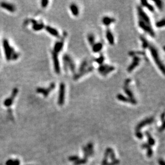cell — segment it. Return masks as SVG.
I'll list each match as a JSON object with an SVG mask.
<instances>
[{"label":"cell","instance_id":"obj_31","mask_svg":"<svg viewBox=\"0 0 165 165\" xmlns=\"http://www.w3.org/2000/svg\"><path fill=\"white\" fill-rule=\"evenodd\" d=\"M88 160L85 158H82V159H79L76 161L74 162V165H81L86 164Z\"/></svg>","mask_w":165,"mask_h":165},{"label":"cell","instance_id":"obj_7","mask_svg":"<svg viewBox=\"0 0 165 165\" xmlns=\"http://www.w3.org/2000/svg\"><path fill=\"white\" fill-rule=\"evenodd\" d=\"M67 35L66 33H64V34H63V37L62 38H61L60 40H59L57 42H56L55 43V45L54 46V49H53V50L52 51L54 52L56 54H59L60 52H61V51L62 50L64 47V42H65V40L66 37Z\"/></svg>","mask_w":165,"mask_h":165},{"label":"cell","instance_id":"obj_36","mask_svg":"<svg viewBox=\"0 0 165 165\" xmlns=\"http://www.w3.org/2000/svg\"><path fill=\"white\" fill-rule=\"evenodd\" d=\"M119 163L120 160L115 159V160L112 161L111 162H108L107 165H118V164H119Z\"/></svg>","mask_w":165,"mask_h":165},{"label":"cell","instance_id":"obj_11","mask_svg":"<svg viewBox=\"0 0 165 165\" xmlns=\"http://www.w3.org/2000/svg\"><path fill=\"white\" fill-rule=\"evenodd\" d=\"M117 98L118 99V100H119L120 101H122V102H124V103H130L132 105H136L137 104V103L136 99L130 98L127 96H124V95L121 94H118L117 96Z\"/></svg>","mask_w":165,"mask_h":165},{"label":"cell","instance_id":"obj_37","mask_svg":"<svg viewBox=\"0 0 165 165\" xmlns=\"http://www.w3.org/2000/svg\"><path fill=\"white\" fill-rule=\"evenodd\" d=\"M109 156H110V158H111V159L112 160V161H113V160L115 159V152H114L113 149L111 150V152H110Z\"/></svg>","mask_w":165,"mask_h":165},{"label":"cell","instance_id":"obj_42","mask_svg":"<svg viewBox=\"0 0 165 165\" xmlns=\"http://www.w3.org/2000/svg\"><path fill=\"white\" fill-rule=\"evenodd\" d=\"M164 129H165V123L164 122H163L162 125L159 128V132H162Z\"/></svg>","mask_w":165,"mask_h":165},{"label":"cell","instance_id":"obj_38","mask_svg":"<svg viewBox=\"0 0 165 165\" xmlns=\"http://www.w3.org/2000/svg\"><path fill=\"white\" fill-rule=\"evenodd\" d=\"M135 135L137 136V137L139 139H142L143 137V134L140 131H136V133H135Z\"/></svg>","mask_w":165,"mask_h":165},{"label":"cell","instance_id":"obj_8","mask_svg":"<svg viewBox=\"0 0 165 165\" xmlns=\"http://www.w3.org/2000/svg\"><path fill=\"white\" fill-rule=\"evenodd\" d=\"M52 59L55 72L57 74H60V73L61 69L60 60H59L58 58V54L52 51Z\"/></svg>","mask_w":165,"mask_h":165},{"label":"cell","instance_id":"obj_21","mask_svg":"<svg viewBox=\"0 0 165 165\" xmlns=\"http://www.w3.org/2000/svg\"><path fill=\"white\" fill-rule=\"evenodd\" d=\"M141 3L142 5V7L147 8L149 11L154 12V11H155V9H154V7H153V5H152L151 4L149 3V2H148V1H146V0H142V1H141Z\"/></svg>","mask_w":165,"mask_h":165},{"label":"cell","instance_id":"obj_29","mask_svg":"<svg viewBox=\"0 0 165 165\" xmlns=\"http://www.w3.org/2000/svg\"><path fill=\"white\" fill-rule=\"evenodd\" d=\"M153 2L158 9L160 11H162L164 9V3H163V2L162 1H160V0H156V1H154Z\"/></svg>","mask_w":165,"mask_h":165},{"label":"cell","instance_id":"obj_20","mask_svg":"<svg viewBox=\"0 0 165 165\" xmlns=\"http://www.w3.org/2000/svg\"><path fill=\"white\" fill-rule=\"evenodd\" d=\"M92 51L94 53H98L101 51L103 48V44L101 42H96L92 46Z\"/></svg>","mask_w":165,"mask_h":165},{"label":"cell","instance_id":"obj_13","mask_svg":"<svg viewBox=\"0 0 165 165\" xmlns=\"http://www.w3.org/2000/svg\"><path fill=\"white\" fill-rule=\"evenodd\" d=\"M154 121V118L153 117H150L147 118V119L141 121L139 123L136 127V131H140V130L143 127L145 126L147 124H152Z\"/></svg>","mask_w":165,"mask_h":165},{"label":"cell","instance_id":"obj_14","mask_svg":"<svg viewBox=\"0 0 165 165\" xmlns=\"http://www.w3.org/2000/svg\"><path fill=\"white\" fill-rule=\"evenodd\" d=\"M94 67H93L92 66H90L87 69H86V70L81 72L75 73L74 74V77H73L74 80H77L78 79H79L80 78L83 77V76L88 74L90 73L91 72H92L94 71Z\"/></svg>","mask_w":165,"mask_h":165},{"label":"cell","instance_id":"obj_32","mask_svg":"<svg viewBox=\"0 0 165 165\" xmlns=\"http://www.w3.org/2000/svg\"><path fill=\"white\" fill-rule=\"evenodd\" d=\"M156 26L158 28H162L165 26V19L164 18L156 22Z\"/></svg>","mask_w":165,"mask_h":165},{"label":"cell","instance_id":"obj_44","mask_svg":"<svg viewBox=\"0 0 165 165\" xmlns=\"http://www.w3.org/2000/svg\"><path fill=\"white\" fill-rule=\"evenodd\" d=\"M161 120H162V123L163 122H164V120H165V113H164V112L162 113L161 115Z\"/></svg>","mask_w":165,"mask_h":165},{"label":"cell","instance_id":"obj_33","mask_svg":"<svg viewBox=\"0 0 165 165\" xmlns=\"http://www.w3.org/2000/svg\"><path fill=\"white\" fill-rule=\"evenodd\" d=\"M34 28L35 29V31H39L40 29H42L44 27V25L42 24V23H37V22L34 23Z\"/></svg>","mask_w":165,"mask_h":165},{"label":"cell","instance_id":"obj_41","mask_svg":"<svg viewBox=\"0 0 165 165\" xmlns=\"http://www.w3.org/2000/svg\"><path fill=\"white\" fill-rule=\"evenodd\" d=\"M13 161L14 160L12 159H9L7 161V162L5 163L6 165H12V164H13Z\"/></svg>","mask_w":165,"mask_h":165},{"label":"cell","instance_id":"obj_15","mask_svg":"<svg viewBox=\"0 0 165 165\" xmlns=\"http://www.w3.org/2000/svg\"><path fill=\"white\" fill-rule=\"evenodd\" d=\"M106 37L109 43L111 46H113L115 43V37L110 29L107 28L106 31Z\"/></svg>","mask_w":165,"mask_h":165},{"label":"cell","instance_id":"obj_18","mask_svg":"<svg viewBox=\"0 0 165 165\" xmlns=\"http://www.w3.org/2000/svg\"><path fill=\"white\" fill-rule=\"evenodd\" d=\"M69 10H70L72 14L74 16L78 17L79 15L80 11L79 7H78V6L76 5V4H71V5H69Z\"/></svg>","mask_w":165,"mask_h":165},{"label":"cell","instance_id":"obj_28","mask_svg":"<svg viewBox=\"0 0 165 165\" xmlns=\"http://www.w3.org/2000/svg\"><path fill=\"white\" fill-rule=\"evenodd\" d=\"M87 148L88 151L89 153L90 156H93V154L94 153V145H93V144L92 143H89L87 145Z\"/></svg>","mask_w":165,"mask_h":165},{"label":"cell","instance_id":"obj_22","mask_svg":"<svg viewBox=\"0 0 165 165\" xmlns=\"http://www.w3.org/2000/svg\"><path fill=\"white\" fill-rule=\"evenodd\" d=\"M142 147L143 149H146L147 150V156L149 158L151 157L153 155V151L151 148V146H150L147 143H145L142 144Z\"/></svg>","mask_w":165,"mask_h":165},{"label":"cell","instance_id":"obj_43","mask_svg":"<svg viewBox=\"0 0 165 165\" xmlns=\"http://www.w3.org/2000/svg\"><path fill=\"white\" fill-rule=\"evenodd\" d=\"M159 165H165V162L162 159H160L159 160Z\"/></svg>","mask_w":165,"mask_h":165},{"label":"cell","instance_id":"obj_25","mask_svg":"<svg viewBox=\"0 0 165 165\" xmlns=\"http://www.w3.org/2000/svg\"><path fill=\"white\" fill-rule=\"evenodd\" d=\"M145 134L148 139V142H147L148 144H149L150 146H151V147L153 146L154 144H155V141H154V139H153V137H152L151 135L148 132H145Z\"/></svg>","mask_w":165,"mask_h":165},{"label":"cell","instance_id":"obj_16","mask_svg":"<svg viewBox=\"0 0 165 165\" xmlns=\"http://www.w3.org/2000/svg\"><path fill=\"white\" fill-rule=\"evenodd\" d=\"M103 24L105 26H109L110 25L115 22V19L109 16H104L101 19Z\"/></svg>","mask_w":165,"mask_h":165},{"label":"cell","instance_id":"obj_12","mask_svg":"<svg viewBox=\"0 0 165 165\" xmlns=\"http://www.w3.org/2000/svg\"><path fill=\"white\" fill-rule=\"evenodd\" d=\"M55 84L54 83H51L50 86L47 88H39L37 89V92L39 93H41L44 97H47L49 94L52 90H54L55 88Z\"/></svg>","mask_w":165,"mask_h":165},{"label":"cell","instance_id":"obj_2","mask_svg":"<svg viewBox=\"0 0 165 165\" xmlns=\"http://www.w3.org/2000/svg\"><path fill=\"white\" fill-rule=\"evenodd\" d=\"M147 49H149L150 54H151L152 57L153 58L154 63H156V65L158 67V69H159V70L162 73L164 74L165 65L162 62L161 59L160 58L159 53L157 48L153 44L150 43Z\"/></svg>","mask_w":165,"mask_h":165},{"label":"cell","instance_id":"obj_39","mask_svg":"<svg viewBox=\"0 0 165 165\" xmlns=\"http://www.w3.org/2000/svg\"><path fill=\"white\" fill-rule=\"evenodd\" d=\"M42 3V6L43 8H46L48 6V3H49V1H42L41 2Z\"/></svg>","mask_w":165,"mask_h":165},{"label":"cell","instance_id":"obj_5","mask_svg":"<svg viewBox=\"0 0 165 165\" xmlns=\"http://www.w3.org/2000/svg\"><path fill=\"white\" fill-rule=\"evenodd\" d=\"M3 44L4 48H5V57L7 60H11L13 57L14 58H16V53L14 52L13 49L10 46L8 41L7 40H5V41L3 42Z\"/></svg>","mask_w":165,"mask_h":165},{"label":"cell","instance_id":"obj_19","mask_svg":"<svg viewBox=\"0 0 165 165\" xmlns=\"http://www.w3.org/2000/svg\"><path fill=\"white\" fill-rule=\"evenodd\" d=\"M90 65H89V62L87 60H83L80 64L79 68L78 69V72L75 73H80L81 72L86 70V69H87Z\"/></svg>","mask_w":165,"mask_h":165},{"label":"cell","instance_id":"obj_35","mask_svg":"<svg viewBox=\"0 0 165 165\" xmlns=\"http://www.w3.org/2000/svg\"><path fill=\"white\" fill-rule=\"evenodd\" d=\"M78 159H79V157L78 156H72L69 157V160L70 161L75 162Z\"/></svg>","mask_w":165,"mask_h":165},{"label":"cell","instance_id":"obj_17","mask_svg":"<svg viewBox=\"0 0 165 165\" xmlns=\"http://www.w3.org/2000/svg\"><path fill=\"white\" fill-rule=\"evenodd\" d=\"M46 29L50 35H52L53 37H55L57 38H60V33H59V32L57 31V29L54 28V27L49 26L46 27Z\"/></svg>","mask_w":165,"mask_h":165},{"label":"cell","instance_id":"obj_30","mask_svg":"<svg viewBox=\"0 0 165 165\" xmlns=\"http://www.w3.org/2000/svg\"><path fill=\"white\" fill-rule=\"evenodd\" d=\"M105 60V57L103 54H101L98 57L96 58L95 60V61L96 62L97 64H98L99 65L104 64Z\"/></svg>","mask_w":165,"mask_h":165},{"label":"cell","instance_id":"obj_4","mask_svg":"<svg viewBox=\"0 0 165 165\" xmlns=\"http://www.w3.org/2000/svg\"><path fill=\"white\" fill-rule=\"evenodd\" d=\"M115 70V66H112V65L106 64H103L99 65V66L98 68V72L101 75L103 76V77H105V76L107 75Z\"/></svg>","mask_w":165,"mask_h":165},{"label":"cell","instance_id":"obj_1","mask_svg":"<svg viewBox=\"0 0 165 165\" xmlns=\"http://www.w3.org/2000/svg\"><path fill=\"white\" fill-rule=\"evenodd\" d=\"M137 14L139 28L151 37H155L156 33L152 25L151 19L141 6L137 7Z\"/></svg>","mask_w":165,"mask_h":165},{"label":"cell","instance_id":"obj_26","mask_svg":"<svg viewBox=\"0 0 165 165\" xmlns=\"http://www.w3.org/2000/svg\"><path fill=\"white\" fill-rule=\"evenodd\" d=\"M87 40L88 41L89 44H90L91 46H92L94 44L96 43L95 42V35L92 33H89L87 35Z\"/></svg>","mask_w":165,"mask_h":165},{"label":"cell","instance_id":"obj_23","mask_svg":"<svg viewBox=\"0 0 165 165\" xmlns=\"http://www.w3.org/2000/svg\"><path fill=\"white\" fill-rule=\"evenodd\" d=\"M112 150V149L110 147H107L106 149V151L105 152L104 154V157L103 160L102 161V162H101V165H107V158L109 156L110 153L111 152V150Z\"/></svg>","mask_w":165,"mask_h":165},{"label":"cell","instance_id":"obj_10","mask_svg":"<svg viewBox=\"0 0 165 165\" xmlns=\"http://www.w3.org/2000/svg\"><path fill=\"white\" fill-rule=\"evenodd\" d=\"M133 57L132 62L129 65L127 68V71L128 72H132L137 66H138L142 60L141 58L139 57L138 56H134Z\"/></svg>","mask_w":165,"mask_h":165},{"label":"cell","instance_id":"obj_34","mask_svg":"<svg viewBox=\"0 0 165 165\" xmlns=\"http://www.w3.org/2000/svg\"><path fill=\"white\" fill-rule=\"evenodd\" d=\"M82 150H83V156H84V158L87 159V158L89 157V156H89V153L88 151L87 148L86 147H82Z\"/></svg>","mask_w":165,"mask_h":165},{"label":"cell","instance_id":"obj_27","mask_svg":"<svg viewBox=\"0 0 165 165\" xmlns=\"http://www.w3.org/2000/svg\"><path fill=\"white\" fill-rule=\"evenodd\" d=\"M140 39H141V41L142 42V45L143 48L144 49H147L148 46H149V44H150L149 41L144 37H141Z\"/></svg>","mask_w":165,"mask_h":165},{"label":"cell","instance_id":"obj_6","mask_svg":"<svg viewBox=\"0 0 165 165\" xmlns=\"http://www.w3.org/2000/svg\"><path fill=\"white\" fill-rule=\"evenodd\" d=\"M65 84L63 82H62L60 86V90H59V94L58 97V104L60 106H62L64 104L65 99Z\"/></svg>","mask_w":165,"mask_h":165},{"label":"cell","instance_id":"obj_9","mask_svg":"<svg viewBox=\"0 0 165 165\" xmlns=\"http://www.w3.org/2000/svg\"><path fill=\"white\" fill-rule=\"evenodd\" d=\"M131 82V80L130 79H127L124 81V92L126 94L127 96L129 98L132 99H135V96L132 89L129 88V84Z\"/></svg>","mask_w":165,"mask_h":165},{"label":"cell","instance_id":"obj_3","mask_svg":"<svg viewBox=\"0 0 165 165\" xmlns=\"http://www.w3.org/2000/svg\"><path fill=\"white\" fill-rule=\"evenodd\" d=\"M63 60L65 70L66 72L71 71L74 74L76 72V66L73 58L69 55L65 54L63 56Z\"/></svg>","mask_w":165,"mask_h":165},{"label":"cell","instance_id":"obj_40","mask_svg":"<svg viewBox=\"0 0 165 165\" xmlns=\"http://www.w3.org/2000/svg\"><path fill=\"white\" fill-rule=\"evenodd\" d=\"M20 162L19 160L18 159H15V160H14L12 165H20Z\"/></svg>","mask_w":165,"mask_h":165},{"label":"cell","instance_id":"obj_24","mask_svg":"<svg viewBox=\"0 0 165 165\" xmlns=\"http://www.w3.org/2000/svg\"><path fill=\"white\" fill-rule=\"evenodd\" d=\"M1 7L10 12H14L15 10V8L13 5L8 3L2 2L1 3Z\"/></svg>","mask_w":165,"mask_h":165}]
</instances>
